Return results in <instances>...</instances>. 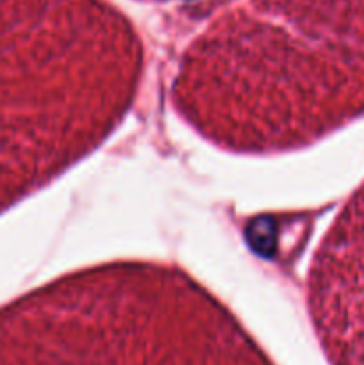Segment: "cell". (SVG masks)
Masks as SVG:
<instances>
[{
  "mask_svg": "<svg viewBox=\"0 0 364 365\" xmlns=\"http://www.w3.org/2000/svg\"><path fill=\"white\" fill-rule=\"evenodd\" d=\"M323 324L348 365H364V187L338 221L323 260Z\"/></svg>",
  "mask_w": 364,
  "mask_h": 365,
  "instance_id": "obj_1",
  "label": "cell"
}]
</instances>
